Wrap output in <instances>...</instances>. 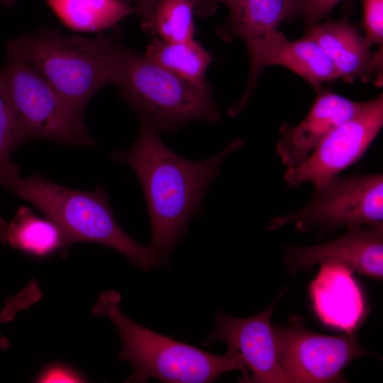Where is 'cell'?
<instances>
[{"label":"cell","instance_id":"cell-1","mask_svg":"<svg viewBox=\"0 0 383 383\" xmlns=\"http://www.w3.org/2000/svg\"><path fill=\"white\" fill-rule=\"evenodd\" d=\"M139 119L134 145L128 150L111 152L110 159L129 165L142 187L151 226L152 268L170 266L172 252L187 234L189 221L204 214V196L220 175L223 160L245 141L237 138L216 155L192 161L170 149L150 121Z\"/></svg>","mask_w":383,"mask_h":383},{"label":"cell","instance_id":"cell-2","mask_svg":"<svg viewBox=\"0 0 383 383\" xmlns=\"http://www.w3.org/2000/svg\"><path fill=\"white\" fill-rule=\"evenodd\" d=\"M121 294L101 292L92 313L107 317L116 326L121 342L119 361L131 365L133 371L125 382L145 383L151 378L166 383H209L231 370H239L240 382L250 374L237 355L227 351L217 355L172 339L142 326L121 310Z\"/></svg>","mask_w":383,"mask_h":383},{"label":"cell","instance_id":"cell-3","mask_svg":"<svg viewBox=\"0 0 383 383\" xmlns=\"http://www.w3.org/2000/svg\"><path fill=\"white\" fill-rule=\"evenodd\" d=\"M0 185L35 206L60 229L65 248L89 242L109 247L144 271L152 269L148 245L136 242L117 223L106 190L72 189L37 174L0 181Z\"/></svg>","mask_w":383,"mask_h":383},{"label":"cell","instance_id":"cell-4","mask_svg":"<svg viewBox=\"0 0 383 383\" xmlns=\"http://www.w3.org/2000/svg\"><path fill=\"white\" fill-rule=\"evenodd\" d=\"M118 32L96 38L66 35L42 27L11 39L6 50L34 67L80 113L109 83Z\"/></svg>","mask_w":383,"mask_h":383},{"label":"cell","instance_id":"cell-5","mask_svg":"<svg viewBox=\"0 0 383 383\" xmlns=\"http://www.w3.org/2000/svg\"><path fill=\"white\" fill-rule=\"evenodd\" d=\"M109 83L139 118L160 132L174 133L189 122L221 118L211 91L184 80L136 51L117 44Z\"/></svg>","mask_w":383,"mask_h":383},{"label":"cell","instance_id":"cell-6","mask_svg":"<svg viewBox=\"0 0 383 383\" xmlns=\"http://www.w3.org/2000/svg\"><path fill=\"white\" fill-rule=\"evenodd\" d=\"M0 69L14 126L16 150L33 140L70 147L96 144L79 113L29 63L11 51Z\"/></svg>","mask_w":383,"mask_h":383},{"label":"cell","instance_id":"cell-7","mask_svg":"<svg viewBox=\"0 0 383 383\" xmlns=\"http://www.w3.org/2000/svg\"><path fill=\"white\" fill-rule=\"evenodd\" d=\"M289 223L308 231L356 226H383V174L337 176L314 186L310 201L301 209L270 220L267 228L275 230Z\"/></svg>","mask_w":383,"mask_h":383},{"label":"cell","instance_id":"cell-8","mask_svg":"<svg viewBox=\"0 0 383 383\" xmlns=\"http://www.w3.org/2000/svg\"><path fill=\"white\" fill-rule=\"evenodd\" d=\"M287 383L345 382L342 371L353 360L375 355L358 343L356 331L331 336L306 328L301 321L273 326Z\"/></svg>","mask_w":383,"mask_h":383},{"label":"cell","instance_id":"cell-9","mask_svg":"<svg viewBox=\"0 0 383 383\" xmlns=\"http://www.w3.org/2000/svg\"><path fill=\"white\" fill-rule=\"evenodd\" d=\"M383 126V95L364 101L349 119L330 133L299 166L287 170V185L299 188L311 182L323 184L357 162Z\"/></svg>","mask_w":383,"mask_h":383},{"label":"cell","instance_id":"cell-10","mask_svg":"<svg viewBox=\"0 0 383 383\" xmlns=\"http://www.w3.org/2000/svg\"><path fill=\"white\" fill-rule=\"evenodd\" d=\"M281 295L264 311L250 317L234 318L218 312L213 330L202 341L204 345L217 340L224 342L228 350L237 355L252 372L248 383H287L270 321Z\"/></svg>","mask_w":383,"mask_h":383},{"label":"cell","instance_id":"cell-11","mask_svg":"<svg viewBox=\"0 0 383 383\" xmlns=\"http://www.w3.org/2000/svg\"><path fill=\"white\" fill-rule=\"evenodd\" d=\"M284 262L292 272L318 264L339 263L353 272L382 280L383 277V226H356L340 237L321 244L290 246Z\"/></svg>","mask_w":383,"mask_h":383},{"label":"cell","instance_id":"cell-12","mask_svg":"<svg viewBox=\"0 0 383 383\" xmlns=\"http://www.w3.org/2000/svg\"><path fill=\"white\" fill-rule=\"evenodd\" d=\"M306 117L296 126L283 124L279 130L276 152L287 170L301 165L335 128L352 117L364 102H357L329 89H317Z\"/></svg>","mask_w":383,"mask_h":383},{"label":"cell","instance_id":"cell-13","mask_svg":"<svg viewBox=\"0 0 383 383\" xmlns=\"http://www.w3.org/2000/svg\"><path fill=\"white\" fill-rule=\"evenodd\" d=\"M353 272L342 264H321L310 289L321 321L347 332L358 328L365 312L362 292Z\"/></svg>","mask_w":383,"mask_h":383},{"label":"cell","instance_id":"cell-14","mask_svg":"<svg viewBox=\"0 0 383 383\" xmlns=\"http://www.w3.org/2000/svg\"><path fill=\"white\" fill-rule=\"evenodd\" d=\"M227 20L216 30L217 35L231 42L237 36L246 45L250 61L249 82L255 73L261 44L270 32L284 21L296 17L294 0H232L226 5Z\"/></svg>","mask_w":383,"mask_h":383},{"label":"cell","instance_id":"cell-15","mask_svg":"<svg viewBox=\"0 0 383 383\" xmlns=\"http://www.w3.org/2000/svg\"><path fill=\"white\" fill-rule=\"evenodd\" d=\"M270 65L287 67L316 90L322 82L339 78L332 61L314 40L306 36L289 40L278 29L267 33L261 44L252 79L255 84L264 67Z\"/></svg>","mask_w":383,"mask_h":383},{"label":"cell","instance_id":"cell-16","mask_svg":"<svg viewBox=\"0 0 383 383\" xmlns=\"http://www.w3.org/2000/svg\"><path fill=\"white\" fill-rule=\"evenodd\" d=\"M307 35L325 51L339 77L347 82L360 78L369 81L375 72L371 45L348 18L317 23L307 28Z\"/></svg>","mask_w":383,"mask_h":383},{"label":"cell","instance_id":"cell-17","mask_svg":"<svg viewBox=\"0 0 383 383\" xmlns=\"http://www.w3.org/2000/svg\"><path fill=\"white\" fill-rule=\"evenodd\" d=\"M1 240L35 257H48L57 251L65 256L67 252L58 226L46 217H38L24 206L18 209L13 220L6 225Z\"/></svg>","mask_w":383,"mask_h":383},{"label":"cell","instance_id":"cell-18","mask_svg":"<svg viewBox=\"0 0 383 383\" xmlns=\"http://www.w3.org/2000/svg\"><path fill=\"white\" fill-rule=\"evenodd\" d=\"M58 18L68 28L100 32L135 13L129 0H47Z\"/></svg>","mask_w":383,"mask_h":383},{"label":"cell","instance_id":"cell-19","mask_svg":"<svg viewBox=\"0 0 383 383\" xmlns=\"http://www.w3.org/2000/svg\"><path fill=\"white\" fill-rule=\"evenodd\" d=\"M143 56L194 85L204 89L209 87L205 74L213 57L194 39L167 42L154 38Z\"/></svg>","mask_w":383,"mask_h":383},{"label":"cell","instance_id":"cell-20","mask_svg":"<svg viewBox=\"0 0 383 383\" xmlns=\"http://www.w3.org/2000/svg\"><path fill=\"white\" fill-rule=\"evenodd\" d=\"M194 0H160L142 28L167 42H184L194 35Z\"/></svg>","mask_w":383,"mask_h":383},{"label":"cell","instance_id":"cell-21","mask_svg":"<svg viewBox=\"0 0 383 383\" xmlns=\"http://www.w3.org/2000/svg\"><path fill=\"white\" fill-rule=\"evenodd\" d=\"M14 150L13 121L0 77V181L19 175V167L11 159Z\"/></svg>","mask_w":383,"mask_h":383},{"label":"cell","instance_id":"cell-22","mask_svg":"<svg viewBox=\"0 0 383 383\" xmlns=\"http://www.w3.org/2000/svg\"><path fill=\"white\" fill-rule=\"evenodd\" d=\"M363 9L362 26L365 38L372 45L383 46V0H361Z\"/></svg>","mask_w":383,"mask_h":383},{"label":"cell","instance_id":"cell-23","mask_svg":"<svg viewBox=\"0 0 383 383\" xmlns=\"http://www.w3.org/2000/svg\"><path fill=\"white\" fill-rule=\"evenodd\" d=\"M42 296L37 282L33 279L19 293L6 301L0 312V323L12 321L20 311L29 308Z\"/></svg>","mask_w":383,"mask_h":383},{"label":"cell","instance_id":"cell-24","mask_svg":"<svg viewBox=\"0 0 383 383\" xmlns=\"http://www.w3.org/2000/svg\"><path fill=\"white\" fill-rule=\"evenodd\" d=\"M296 17H301L309 28L319 23L332 9L342 0H294Z\"/></svg>","mask_w":383,"mask_h":383},{"label":"cell","instance_id":"cell-25","mask_svg":"<svg viewBox=\"0 0 383 383\" xmlns=\"http://www.w3.org/2000/svg\"><path fill=\"white\" fill-rule=\"evenodd\" d=\"M36 382H84L86 379L75 370L62 363L48 365L36 376Z\"/></svg>","mask_w":383,"mask_h":383},{"label":"cell","instance_id":"cell-26","mask_svg":"<svg viewBox=\"0 0 383 383\" xmlns=\"http://www.w3.org/2000/svg\"><path fill=\"white\" fill-rule=\"evenodd\" d=\"M133 6L135 13L141 20V26L144 27L150 21L153 11L160 0H129Z\"/></svg>","mask_w":383,"mask_h":383},{"label":"cell","instance_id":"cell-27","mask_svg":"<svg viewBox=\"0 0 383 383\" xmlns=\"http://www.w3.org/2000/svg\"><path fill=\"white\" fill-rule=\"evenodd\" d=\"M232 0H194V13L201 17H208L213 14L221 3L227 5Z\"/></svg>","mask_w":383,"mask_h":383},{"label":"cell","instance_id":"cell-28","mask_svg":"<svg viewBox=\"0 0 383 383\" xmlns=\"http://www.w3.org/2000/svg\"><path fill=\"white\" fill-rule=\"evenodd\" d=\"M9 347V340L0 333V350H5Z\"/></svg>","mask_w":383,"mask_h":383},{"label":"cell","instance_id":"cell-29","mask_svg":"<svg viewBox=\"0 0 383 383\" xmlns=\"http://www.w3.org/2000/svg\"><path fill=\"white\" fill-rule=\"evenodd\" d=\"M16 0H0V4L5 8L10 9L13 6Z\"/></svg>","mask_w":383,"mask_h":383},{"label":"cell","instance_id":"cell-30","mask_svg":"<svg viewBox=\"0 0 383 383\" xmlns=\"http://www.w3.org/2000/svg\"><path fill=\"white\" fill-rule=\"evenodd\" d=\"M6 223V221L4 220V218L0 216V228L3 227Z\"/></svg>","mask_w":383,"mask_h":383}]
</instances>
